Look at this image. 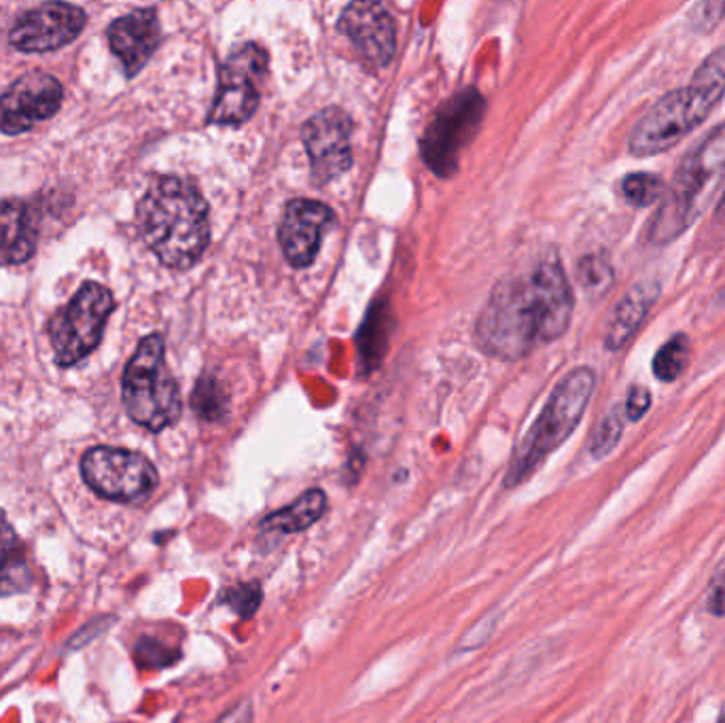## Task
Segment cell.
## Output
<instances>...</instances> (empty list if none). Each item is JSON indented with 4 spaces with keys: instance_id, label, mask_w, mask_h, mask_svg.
<instances>
[{
    "instance_id": "obj_1",
    "label": "cell",
    "mask_w": 725,
    "mask_h": 723,
    "mask_svg": "<svg viewBox=\"0 0 725 723\" xmlns=\"http://www.w3.org/2000/svg\"><path fill=\"white\" fill-rule=\"evenodd\" d=\"M573 306L560 261L547 259L535 272L497 285L477 319V342L497 359H522L564 335Z\"/></svg>"
},
{
    "instance_id": "obj_2",
    "label": "cell",
    "mask_w": 725,
    "mask_h": 723,
    "mask_svg": "<svg viewBox=\"0 0 725 723\" xmlns=\"http://www.w3.org/2000/svg\"><path fill=\"white\" fill-rule=\"evenodd\" d=\"M136 218L146 247L166 268L187 270L209 247V206L191 182L177 177L153 181L139 204Z\"/></svg>"
},
{
    "instance_id": "obj_3",
    "label": "cell",
    "mask_w": 725,
    "mask_h": 723,
    "mask_svg": "<svg viewBox=\"0 0 725 723\" xmlns=\"http://www.w3.org/2000/svg\"><path fill=\"white\" fill-rule=\"evenodd\" d=\"M725 96V45L702 60L686 87L664 94L634 126L628 149L634 157L670 151L706 121Z\"/></svg>"
},
{
    "instance_id": "obj_4",
    "label": "cell",
    "mask_w": 725,
    "mask_h": 723,
    "mask_svg": "<svg viewBox=\"0 0 725 723\" xmlns=\"http://www.w3.org/2000/svg\"><path fill=\"white\" fill-rule=\"evenodd\" d=\"M725 173V121L713 128L679 164L670 187L657 204L645 238L655 245H670L702 215L715 185Z\"/></svg>"
},
{
    "instance_id": "obj_5",
    "label": "cell",
    "mask_w": 725,
    "mask_h": 723,
    "mask_svg": "<svg viewBox=\"0 0 725 723\" xmlns=\"http://www.w3.org/2000/svg\"><path fill=\"white\" fill-rule=\"evenodd\" d=\"M594 387L596 374L590 367H575L558 382L544 412L513 452L506 479L508 488L520 486L533 475L545 459L580 427L587 403L594 395Z\"/></svg>"
},
{
    "instance_id": "obj_6",
    "label": "cell",
    "mask_w": 725,
    "mask_h": 723,
    "mask_svg": "<svg viewBox=\"0 0 725 723\" xmlns=\"http://www.w3.org/2000/svg\"><path fill=\"white\" fill-rule=\"evenodd\" d=\"M121 387L130 418L148 431H164L181 418V391L166 365L162 335H146L139 344L123 371Z\"/></svg>"
},
{
    "instance_id": "obj_7",
    "label": "cell",
    "mask_w": 725,
    "mask_h": 723,
    "mask_svg": "<svg viewBox=\"0 0 725 723\" xmlns=\"http://www.w3.org/2000/svg\"><path fill=\"white\" fill-rule=\"evenodd\" d=\"M115 310L112 293L98 283H85L73 299L49 321V337L60 367L83 362L103 340Z\"/></svg>"
},
{
    "instance_id": "obj_8",
    "label": "cell",
    "mask_w": 725,
    "mask_h": 723,
    "mask_svg": "<svg viewBox=\"0 0 725 723\" xmlns=\"http://www.w3.org/2000/svg\"><path fill=\"white\" fill-rule=\"evenodd\" d=\"M81 473L90 488L110 501H141L157 486L153 463L139 452L121 448H92L81 461Z\"/></svg>"
},
{
    "instance_id": "obj_9",
    "label": "cell",
    "mask_w": 725,
    "mask_h": 723,
    "mask_svg": "<svg viewBox=\"0 0 725 723\" xmlns=\"http://www.w3.org/2000/svg\"><path fill=\"white\" fill-rule=\"evenodd\" d=\"M268 74V54L253 43L236 49L221 69L218 94L209 121L238 126L251 119L259 100L261 83Z\"/></svg>"
},
{
    "instance_id": "obj_10",
    "label": "cell",
    "mask_w": 725,
    "mask_h": 723,
    "mask_svg": "<svg viewBox=\"0 0 725 723\" xmlns=\"http://www.w3.org/2000/svg\"><path fill=\"white\" fill-rule=\"evenodd\" d=\"M482 112L484 98L475 90L459 94L441 107L423 139V155L433 173L441 177L454 173L459 153L475 134Z\"/></svg>"
},
{
    "instance_id": "obj_11",
    "label": "cell",
    "mask_w": 725,
    "mask_h": 723,
    "mask_svg": "<svg viewBox=\"0 0 725 723\" xmlns=\"http://www.w3.org/2000/svg\"><path fill=\"white\" fill-rule=\"evenodd\" d=\"M62 83L43 71L22 74L0 96V132L17 137L54 117L62 107Z\"/></svg>"
},
{
    "instance_id": "obj_12",
    "label": "cell",
    "mask_w": 725,
    "mask_h": 723,
    "mask_svg": "<svg viewBox=\"0 0 725 723\" xmlns=\"http://www.w3.org/2000/svg\"><path fill=\"white\" fill-rule=\"evenodd\" d=\"M350 117L337 107L310 117L301 130V139L310 157L312 177L319 185L337 179L353 166Z\"/></svg>"
},
{
    "instance_id": "obj_13",
    "label": "cell",
    "mask_w": 725,
    "mask_h": 723,
    "mask_svg": "<svg viewBox=\"0 0 725 723\" xmlns=\"http://www.w3.org/2000/svg\"><path fill=\"white\" fill-rule=\"evenodd\" d=\"M87 22L83 9L67 2H47L26 11L11 28L9 43L24 54L56 51L79 37Z\"/></svg>"
},
{
    "instance_id": "obj_14",
    "label": "cell",
    "mask_w": 725,
    "mask_h": 723,
    "mask_svg": "<svg viewBox=\"0 0 725 723\" xmlns=\"http://www.w3.org/2000/svg\"><path fill=\"white\" fill-rule=\"evenodd\" d=\"M333 211L314 200H293L285 209L278 238L290 265L308 268L321 249L323 234L333 225Z\"/></svg>"
},
{
    "instance_id": "obj_15",
    "label": "cell",
    "mask_w": 725,
    "mask_h": 723,
    "mask_svg": "<svg viewBox=\"0 0 725 723\" xmlns=\"http://www.w3.org/2000/svg\"><path fill=\"white\" fill-rule=\"evenodd\" d=\"M340 31L373 67H387L395 56V22L378 2H353L340 17Z\"/></svg>"
},
{
    "instance_id": "obj_16",
    "label": "cell",
    "mask_w": 725,
    "mask_h": 723,
    "mask_svg": "<svg viewBox=\"0 0 725 723\" xmlns=\"http://www.w3.org/2000/svg\"><path fill=\"white\" fill-rule=\"evenodd\" d=\"M162 40L159 20L155 9H139L109 26V43L112 54L121 60L126 74L139 73Z\"/></svg>"
},
{
    "instance_id": "obj_17",
    "label": "cell",
    "mask_w": 725,
    "mask_h": 723,
    "mask_svg": "<svg viewBox=\"0 0 725 723\" xmlns=\"http://www.w3.org/2000/svg\"><path fill=\"white\" fill-rule=\"evenodd\" d=\"M659 283L655 278H647L637 283L632 289L628 291L616 310L611 312L609 321H607V329H605V348L617 353L621 351L645 323L653 304L659 297Z\"/></svg>"
},
{
    "instance_id": "obj_18",
    "label": "cell",
    "mask_w": 725,
    "mask_h": 723,
    "mask_svg": "<svg viewBox=\"0 0 725 723\" xmlns=\"http://www.w3.org/2000/svg\"><path fill=\"white\" fill-rule=\"evenodd\" d=\"M37 218L24 200L0 202V265L26 263L37 251Z\"/></svg>"
},
{
    "instance_id": "obj_19",
    "label": "cell",
    "mask_w": 725,
    "mask_h": 723,
    "mask_svg": "<svg viewBox=\"0 0 725 723\" xmlns=\"http://www.w3.org/2000/svg\"><path fill=\"white\" fill-rule=\"evenodd\" d=\"M31 583L33 571L26 549L0 511V596L24 592L31 588Z\"/></svg>"
},
{
    "instance_id": "obj_20",
    "label": "cell",
    "mask_w": 725,
    "mask_h": 723,
    "mask_svg": "<svg viewBox=\"0 0 725 723\" xmlns=\"http://www.w3.org/2000/svg\"><path fill=\"white\" fill-rule=\"evenodd\" d=\"M325 511V493L321 488H312V490H306L301 497H297L290 506L265 515L261 522V531L278 533V535L301 533V531L310 529L312 524H317Z\"/></svg>"
},
{
    "instance_id": "obj_21",
    "label": "cell",
    "mask_w": 725,
    "mask_h": 723,
    "mask_svg": "<svg viewBox=\"0 0 725 723\" xmlns=\"http://www.w3.org/2000/svg\"><path fill=\"white\" fill-rule=\"evenodd\" d=\"M689 362H691V340L688 333H677L664 346L657 348L652 362L653 376L659 382L670 384L686 374Z\"/></svg>"
},
{
    "instance_id": "obj_22",
    "label": "cell",
    "mask_w": 725,
    "mask_h": 723,
    "mask_svg": "<svg viewBox=\"0 0 725 723\" xmlns=\"http://www.w3.org/2000/svg\"><path fill=\"white\" fill-rule=\"evenodd\" d=\"M578 278L587 297L598 299L607 295L616 283V270L611 259L603 253H590L581 257L578 263Z\"/></svg>"
},
{
    "instance_id": "obj_23",
    "label": "cell",
    "mask_w": 725,
    "mask_h": 723,
    "mask_svg": "<svg viewBox=\"0 0 725 723\" xmlns=\"http://www.w3.org/2000/svg\"><path fill=\"white\" fill-rule=\"evenodd\" d=\"M666 185L652 173H634L621 181V193L634 209L653 206L664 198Z\"/></svg>"
},
{
    "instance_id": "obj_24",
    "label": "cell",
    "mask_w": 725,
    "mask_h": 723,
    "mask_svg": "<svg viewBox=\"0 0 725 723\" xmlns=\"http://www.w3.org/2000/svg\"><path fill=\"white\" fill-rule=\"evenodd\" d=\"M623 420H626L623 407H616L596 425L594 434L590 437V454L594 459H605L616 450L623 434Z\"/></svg>"
},
{
    "instance_id": "obj_25",
    "label": "cell",
    "mask_w": 725,
    "mask_h": 723,
    "mask_svg": "<svg viewBox=\"0 0 725 723\" xmlns=\"http://www.w3.org/2000/svg\"><path fill=\"white\" fill-rule=\"evenodd\" d=\"M263 601V590L259 583H242L238 588H231L225 594V603L234 609V614L242 619H249L257 614V609L261 607Z\"/></svg>"
},
{
    "instance_id": "obj_26",
    "label": "cell",
    "mask_w": 725,
    "mask_h": 723,
    "mask_svg": "<svg viewBox=\"0 0 725 723\" xmlns=\"http://www.w3.org/2000/svg\"><path fill=\"white\" fill-rule=\"evenodd\" d=\"M725 17V2H700L689 11V26L696 33H709Z\"/></svg>"
},
{
    "instance_id": "obj_27",
    "label": "cell",
    "mask_w": 725,
    "mask_h": 723,
    "mask_svg": "<svg viewBox=\"0 0 725 723\" xmlns=\"http://www.w3.org/2000/svg\"><path fill=\"white\" fill-rule=\"evenodd\" d=\"M215 395H218V389L211 378L202 380L198 384L195 395H193V405H195L198 414L206 420H215V418H218V414L223 412V407H221V403H218V399H215Z\"/></svg>"
},
{
    "instance_id": "obj_28",
    "label": "cell",
    "mask_w": 725,
    "mask_h": 723,
    "mask_svg": "<svg viewBox=\"0 0 725 723\" xmlns=\"http://www.w3.org/2000/svg\"><path fill=\"white\" fill-rule=\"evenodd\" d=\"M136 657H139V664L145 668H162V666H168L175 662V651L164 648L157 641L145 639V641H141V645L136 650Z\"/></svg>"
},
{
    "instance_id": "obj_29",
    "label": "cell",
    "mask_w": 725,
    "mask_h": 723,
    "mask_svg": "<svg viewBox=\"0 0 725 723\" xmlns=\"http://www.w3.org/2000/svg\"><path fill=\"white\" fill-rule=\"evenodd\" d=\"M650 407H652V393H650V389L634 384L630 389V393H628V399H626L623 416L630 423H639L650 412Z\"/></svg>"
},
{
    "instance_id": "obj_30",
    "label": "cell",
    "mask_w": 725,
    "mask_h": 723,
    "mask_svg": "<svg viewBox=\"0 0 725 723\" xmlns=\"http://www.w3.org/2000/svg\"><path fill=\"white\" fill-rule=\"evenodd\" d=\"M709 612L717 617L725 615V569L713 583V592L709 598Z\"/></svg>"
},
{
    "instance_id": "obj_31",
    "label": "cell",
    "mask_w": 725,
    "mask_h": 723,
    "mask_svg": "<svg viewBox=\"0 0 725 723\" xmlns=\"http://www.w3.org/2000/svg\"><path fill=\"white\" fill-rule=\"evenodd\" d=\"M217 723H253V707H251V702H238Z\"/></svg>"
},
{
    "instance_id": "obj_32",
    "label": "cell",
    "mask_w": 725,
    "mask_h": 723,
    "mask_svg": "<svg viewBox=\"0 0 725 723\" xmlns=\"http://www.w3.org/2000/svg\"><path fill=\"white\" fill-rule=\"evenodd\" d=\"M717 218L725 221V191L724 195H722V200H720V204H717Z\"/></svg>"
},
{
    "instance_id": "obj_33",
    "label": "cell",
    "mask_w": 725,
    "mask_h": 723,
    "mask_svg": "<svg viewBox=\"0 0 725 723\" xmlns=\"http://www.w3.org/2000/svg\"><path fill=\"white\" fill-rule=\"evenodd\" d=\"M715 304H717V306H725V287L724 289L720 291V295H717Z\"/></svg>"
},
{
    "instance_id": "obj_34",
    "label": "cell",
    "mask_w": 725,
    "mask_h": 723,
    "mask_svg": "<svg viewBox=\"0 0 725 723\" xmlns=\"http://www.w3.org/2000/svg\"><path fill=\"white\" fill-rule=\"evenodd\" d=\"M717 723H725V713H724V715H722V718H720V722H717Z\"/></svg>"
}]
</instances>
